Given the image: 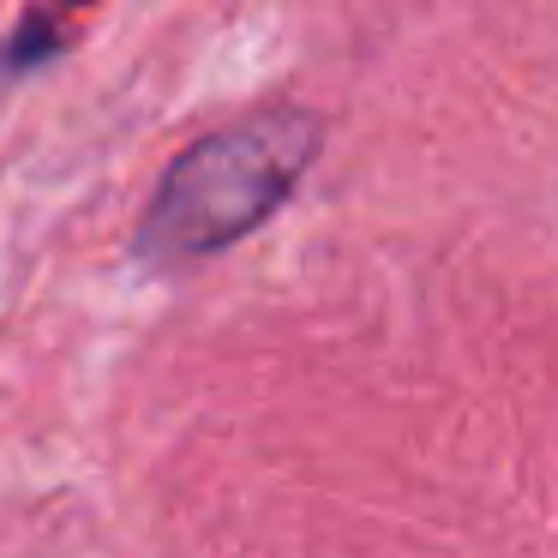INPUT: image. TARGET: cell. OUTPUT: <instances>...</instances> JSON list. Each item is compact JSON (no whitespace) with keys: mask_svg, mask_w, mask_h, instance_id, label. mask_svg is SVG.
<instances>
[{"mask_svg":"<svg viewBox=\"0 0 558 558\" xmlns=\"http://www.w3.org/2000/svg\"><path fill=\"white\" fill-rule=\"evenodd\" d=\"M313 157H318V121L301 109H270L198 138L150 198L145 229H138V258L186 265V258L234 246L270 210H282V198L301 186Z\"/></svg>","mask_w":558,"mask_h":558,"instance_id":"obj_1","label":"cell"}]
</instances>
